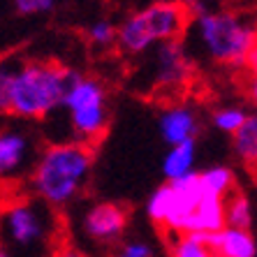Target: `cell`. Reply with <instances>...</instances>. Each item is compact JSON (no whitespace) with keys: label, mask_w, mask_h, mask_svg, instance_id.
<instances>
[{"label":"cell","mask_w":257,"mask_h":257,"mask_svg":"<svg viewBox=\"0 0 257 257\" xmlns=\"http://www.w3.org/2000/svg\"><path fill=\"white\" fill-rule=\"evenodd\" d=\"M225 222L227 227H241V229H250L252 222V206L248 202L243 192L234 190L227 199H225Z\"/></svg>","instance_id":"obj_17"},{"label":"cell","mask_w":257,"mask_h":257,"mask_svg":"<svg viewBox=\"0 0 257 257\" xmlns=\"http://www.w3.org/2000/svg\"><path fill=\"white\" fill-rule=\"evenodd\" d=\"M257 30L234 12L211 10L195 14L188 26V54L215 65H245Z\"/></svg>","instance_id":"obj_3"},{"label":"cell","mask_w":257,"mask_h":257,"mask_svg":"<svg viewBox=\"0 0 257 257\" xmlns=\"http://www.w3.org/2000/svg\"><path fill=\"white\" fill-rule=\"evenodd\" d=\"M79 72L56 63H21L10 88V114L19 120H40L60 109L70 84Z\"/></svg>","instance_id":"obj_4"},{"label":"cell","mask_w":257,"mask_h":257,"mask_svg":"<svg viewBox=\"0 0 257 257\" xmlns=\"http://www.w3.org/2000/svg\"><path fill=\"white\" fill-rule=\"evenodd\" d=\"M248 95H250L252 102H257V74L250 77V81H248Z\"/></svg>","instance_id":"obj_25"},{"label":"cell","mask_w":257,"mask_h":257,"mask_svg":"<svg viewBox=\"0 0 257 257\" xmlns=\"http://www.w3.org/2000/svg\"><path fill=\"white\" fill-rule=\"evenodd\" d=\"M60 109L67 114V125L74 142L93 146V142H97L109 125L107 90L93 77L77 74L63 97Z\"/></svg>","instance_id":"obj_7"},{"label":"cell","mask_w":257,"mask_h":257,"mask_svg":"<svg viewBox=\"0 0 257 257\" xmlns=\"http://www.w3.org/2000/svg\"><path fill=\"white\" fill-rule=\"evenodd\" d=\"M190 10L176 0H160L144 7L118 26L116 44L127 56H142L169 40H179L188 30Z\"/></svg>","instance_id":"obj_6"},{"label":"cell","mask_w":257,"mask_h":257,"mask_svg":"<svg viewBox=\"0 0 257 257\" xmlns=\"http://www.w3.org/2000/svg\"><path fill=\"white\" fill-rule=\"evenodd\" d=\"M169 257H215L206 234H179L169 241Z\"/></svg>","instance_id":"obj_14"},{"label":"cell","mask_w":257,"mask_h":257,"mask_svg":"<svg viewBox=\"0 0 257 257\" xmlns=\"http://www.w3.org/2000/svg\"><path fill=\"white\" fill-rule=\"evenodd\" d=\"M60 218L40 197H14L0 206V245L14 257H51L58 248Z\"/></svg>","instance_id":"obj_2"},{"label":"cell","mask_w":257,"mask_h":257,"mask_svg":"<svg viewBox=\"0 0 257 257\" xmlns=\"http://www.w3.org/2000/svg\"><path fill=\"white\" fill-rule=\"evenodd\" d=\"M245 67L250 70L252 77L257 74V42H255V47L250 49V54H248V58H245Z\"/></svg>","instance_id":"obj_24"},{"label":"cell","mask_w":257,"mask_h":257,"mask_svg":"<svg viewBox=\"0 0 257 257\" xmlns=\"http://www.w3.org/2000/svg\"><path fill=\"white\" fill-rule=\"evenodd\" d=\"M158 130L167 146L195 142L199 135V116L190 104H172L158 118Z\"/></svg>","instance_id":"obj_11"},{"label":"cell","mask_w":257,"mask_h":257,"mask_svg":"<svg viewBox=\"0 0 257 257\" xmlns=\"http://www.w3.org/2000/svg\"><path fill=\"white\" fill-rule=\"evenodd\" d=\"M232 144H234V153L239 156L241 162L250 165V167H257V111L248 116L243 127L232 137Z\"/></svg>","instance_id":"obj_15"},{"label":"cell","mask_w":257,"mask_h":257,"mask_svg":"<svg viewBox=\"0 0 257 257\" xmlns=\"http://www.w3.org/2000/svg\"><path fill=\"white\" fill-rule=\"evenodd\" d=\"M51 257H88V252H84L79 245H74V243H65V241H60L58 248L51 252Z\"/></svg>","instance_id":"obj_23"},{"label":"cell","mask_w":257,"mask_h":257,"mask_svg":"<svg viewBox=\"0 0 257 257\" xmlns=\"http://www.w3.org/2000/svg\"><path fill=\"white\" fill-rule=\"evenodd\" d=\"M93 172V151L81 142H54L40 151L30 174V190L54 209H63L81 195Z\"/></svg>","instance_id":"obj_1"},{"label":"cell","mask_w":257,"mask_h":257,"mask_svg":"<svg viewBox=\"0 0 257 257\" xmlns=\"http://www.w3.org/2000/svg\"><path fill=\"white\" fill-rule=\"evenodd\" d=\"M81 229L93 243L114 245L127 229V209L114 202H102L84 213Z\"/></svg>","instance_id":"obj_10"},{"label":"cell","mask_w":257,"mask_h":257,"mask_svg":"<svg viewBox=\"0 0 257 257\" xmlns=\"http://www.w3.org/2000/svg\"><path fill=\"white\" fill-rule=\"evenodd\" d=\"M149 81L153 88H179L190 77V54L181 40H169L151 49Z\"/></svg>","instance_id":"obj_9"},{"label":"cell","mask_w":257,"mask_h":257,"mask_svg":"<svg viewBox=\"0 0 257 257\" xmlns=\"http://www.w3.org/2000/svg\"><path fill=\"white\" fill-rule=\"evenodd\" d=\"M199 179H202V186L206 192L215 195V197L227 199L234 190H236V179H234V172L225 165H215L199 172Z\"/></svg>","instance_id":"obj_16"},{"label":"cell","mask_w":257,"mask_h":257,"mask_svg":"<svg viewBox=\"0 0 257 257\" xmlns=\"http://www.w3.org/2000/svg\"><path fill=\"white\" fill-rule=\"evenodd\" d=\"M172 197H169L167 218L162 229L169 236L179 234H215L225 222V199L215 197L204 190L199 172H192L179 181H169Z\"/></svg>","instance_id":"obj_5"},{"label":"cell","mask_w":257,"mask_h":257,"mask_svg":"<svg viewBox=\"0 0 257 257\" xmlns=\"http://www.w3.org/2000/svg\"><path fill=\"white\" fill-rule=\"evenodd\" d=\"M40 158L35 135L21 120L0 123V186L17 183L33 174Z\"/></svg>","instance_id":"obj_8"},{"label":"cell","mask_w":257,"mask_h":257,"mask_svg":"<svg viewBox=\"0 0 257 257\" xmlns=\"http://www.w3.org/2000/svg\"><path fill=\"white\" fill-rule=\"evenodd\" d=\"M248 111L243 107H236V104H227V107L215 109L213 116H211V123L218 132H225V135H236V132L243 127V123L248 120Z\"/></svg>","instance_id":"obj_18"},{"label":"cell","mask_w":257,"mask_h":257,"mask_svg":"<svg viewBox=\"0 0 257 257\" xmlns=\"http://www.w3.org/2000/svg\"><path fill=\"white\" fill-rule=\"evenodd\" d=\"M86 37H88V42L93 44V47L107 49V47H111V44H116V40H118V26H114L111 21H107V19H97V21L90 24Z\"/></svg>","instance_id":"obj_19"},{"label":"cell","mask_w":257,"mask_h":257,"mask_svg":"<svg viewBox=\"0 0 257 257\" xmlns=\"http://www.w3.org/2000/svg\"><path fill=\"white\" fill-rule=\"evenodd\" d=\"M209 241L215 257H255L257 252V243L250 229L225 225L220 232L209 234Z\"/></svg>","instance_id":"obj_12"},{"label":"cell","mask_w":257,"mask_h":257,"mask_svg":"<svg viewBox=\"0 0 257 257\" xmlns=\"http://www.w3.org/2000/svg\"><path fill=\"white\" fill-rule=\"evenodd\" d=\"M120 250L132 257H153V248L144 241H127V243L120 245Z\"/></svg>","instance_id":"obj_22"},{"label":"cell","mask_w":257,"mask_h":257,"mask_svg":"<svg viewBox=\"0 0 257 257\" xmlns=\"http://www.w3.org/2000/svg\"><path fill=\"white\" fill-rule=\"evenodd\" d=\"M114 257H132V255H125V252H123V250H118Z\"/></svg>","instance_id":"obj_28"},{"label":"cell","mask_w":257,"mask_h":257,"mask_svg":"<svg viewBox=\"0 0 257 257\" xmlns=\"http://www.w3.org/2000/svg\"><path fill=\"white\" fill-rule=\"evenodd\" d=\"M56 0H12V7L21 17H35V14L51 12Z\"/></svg>","instance_id":"obj_21"},{"label":"cell","mask_w":257,"mask_h":257,"mask_svg":"<svg viewBox=\"0 0 257 257\" xmlns=\"http://www.w3.org/2000/svg\"><path fill=\"white\" fill-rule=\"evenodd\" d=\"M195 160H197V146L195 142L176 144L169 146L165 158H162V174L167 181H179L183 176L195 172Z\"/></svg>","instance_id":"obj_13"},{"label":"cell","mask_w":257,"mask_h":257,"mask_svg":"<svg viewBox=\"0 0 257 257\" xmlns=\"http://www.w3.org/2000/svg\"><path fill=\"white\" fill-rule=\"evenodd\" d=\"M176 3H181V5H183V7H188V10H192V7H195V5H199L202 0H176Z\"/></svg>","instance_id":"obj_26"},{"label":"cell","mask_w":257,"mask_h":257,"mask_svg":"<svg viewBox=\"0 0 257 257\" xmlns=\"http://www.w3.org/2000/svg\"><path fill=\"white\" fill-rule=\"evenodd\" d=\"M0 257H14V255H12V252H10V250H5L3 245H0Z\"/></svg>","instance_id":"obj_27"},{"label":"cell","mask_w":257,"mask_h":257,"mask_svg":"<svg viewBox=\"0 0 257 257\" xmlns=\"http://www.w3.org/2000/svg\"><path fill=\"white\" fill-rule=\"evenodd\" d=\"M19 60L10 58L0 63V116L10 114V88H12V79L17 72Z\"/></svg>","instance_id":"obj_20"}]
</instances>
